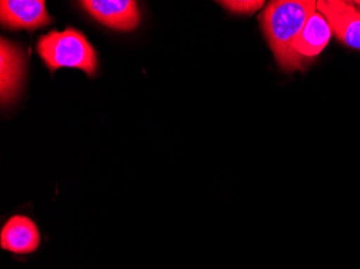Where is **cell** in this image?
<instances>
[{
    "label": "cell",
    "instance_id": "2",
    "mask_svg": "<svg viewBox=\"0 0 360 269\" xmlns=\"http://www.w3.org/2000/svg\"><path fill=\"white\" fill-rule=\"evenodd\" d=\"M37 52L51 72L70 67L82 70L90 78L96 74V51L84 32L76 28L68 27L63 32L50 30L38 40Z\"/></svg>",
    "mask_w": 360,
    "mask_h": 269
},
{
    "label": "cell",
    "instance_id": "7",
    "mask_svg": "<svg viewBox=\"0 0 360 269\" xmlns=\"http://www.w3.org/2000/svg\"><path fill=\"white\" fill-rule=\"evenodd\" d=\"M40 244L39 228L26 216H11L0 232V248L14 256H30L39 249Z\"/></svg>",
    "mask_w": 360,
    "mask_h": 269
},
{
    "label": "cell",
    "instance_id": "8",
    "mask_svg": "<svg viewBox=\"0 0 360 269\" xmlns=\"http://www.w3.org/2000/svg\"><path fill=\"white\" fill-rule=\"evenodd\" d=\"M0 94L1 102L9 103L20 90L24 72V54L15 44L1 38L0 44Z\"/></svg>",
    "mask_w": 360,
    "mask_h": 269
},
{
    "label": "cell",
    "instance_id": "9",
    "mask_svg": "<svg viewBox=\"0 0 360 269\" xmlns=\"http://www.w3.org/2000/svg\"><path fill=\"white\" fill-rule=\"evenodd\" d=\"M220 5L228 10L229 12L234 14H240V15H248L254 14L259 9L264 7V1H219Z\"/></svg>",
    "mask_w": 360,
    "mask_h": 269
},
{
    "label": "cell",
    "instance_id": "1",
    "mask_svg": "<svg viewBox=\"0 0 360 269\" xmlns=\"http://www.w3.org/2000/svg\"><path fill=\"white\" fill-rule=\"evenodd\" d=\"M316 9V1L312 0H276L261 12V28L277 64L284 72H295L293 44Z\"/></svg>",
    "mask_w": 360,
    "mask_h": 269
},
{
    "label": "cell",
    "instance_id": "6",
    "mask_svg": "<svg viewBox=\"0 0 360 269\" xmlns=\"http://www.w3.org/2000/svg\"><path fill=\"white\" fill-rule=\"evenodd\" d=\"M0 21L10 29L30 32L52 23L44 0H3L0 1Z\"/></svg>",
    "mask_w": 360,
    "mask_h": 269
},
{
    "label": "cell",
    "instance_id": "5",
    "mask_svg": "<svg viewBox=\"0 0 360 269\" xmlns=\"http://www.w3.org/2000/svg\"><path fill=\"white\" fill-rule=\"evenodd\" d=\"M330 26L323 14L315 11L309 16L300 35L292 46L293 66L295 70L304 68L328 46L331 39Z\"/></svg>",
    "mask_w": 360,
    "mask_h": 269
},
{
    "label": "cell",
    "instance_id": "3",
    "mask_svg": "<svg viewBox=\"0 0 360 269\" xmlns=\"http://www.w3.org/2000/svg\"><path fill=\"white\" fill-rule=\"evenodd\" d=\"M316 8L328 22L335 38L347 48L360 51V3L319 0Z\"/></svg>",
    "mask_w": 360,
    "mask_h": 269
},
{
    "label": "cell",
    "instance_id": "4",
    "mask_svg": "<svg viewBox=\"0 0 360 269\" xmlns=\"http://www.w3.org/2000/svg\"><path fill=\"white\" fill-rule=\"evenodd\" d=\"M80 4L92 18L111 29L132 32L141 22L139 5L133 0H84Z\"/></svg>",
    "mask_w": 360,
    "mask_h": 269
}]
</instances>
